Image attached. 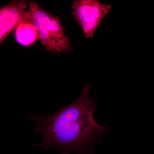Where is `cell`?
<instances>
[{
	"label": "cell",
	"mask_w": 154,
	"mask_h": 154,
	"mask_svg": "<svg viewBox=\"0 0 154 154\" xmlns=\"http://www.w3.org/2000/svg\"><path fill=\"white\" fill-rule=\"evenodd\" d=\"M91 86L83 87L82 94L76 101L65 106L52 115L28 116L30 121L36 123L34 132L42 133L43 140L32 145L46 151L55 148L61 154H93V146L101 144V136L109 129L94 119V112L98 104L89 95Z\"/></svg>",
	"instance_id": "obj_1"
},
{
	"label": "cell",
	"mask_w": 154,
	"mask_h": 154,
	"mask_svg": "<svg viewBox=\"0 0 154 154\" xmlns=\"http://www.w3.org/2000/svg\"><path fill=\"white\" fill-rule=\"evenodd\" d=\"M29 8L30 21L37 28L39 39L47 51L57 54L72 49L58 17L45 12L35 2H30Z\"/></svg>",
	"instance_id": "obj_2"
},
{
	"label": "cell",
	"mask_w": 154,
	"mask_h": 154,
	"mask_svg": "<svg viewBox=\"0 0 154 154\" xmlns=\"http://www.w3.org/2000/svg\"><path fill=\"white\" fill-rule=\"evenodd\" d=\"M112 8L110 5L101 4L97 0L74 1L72 15L82 27L87 38L93 37L101 21Z\"/></svg>",
	"instance_id": "obj_3"
},
{
	"label": "cell",
	"mask_w": 154,
	"mask_h": 154,
	"mask_svg": "<svg viewBox=\"0 0 154 154\" xmlns=\"http://www.w3.org/2000/svg\"><path fill=\"white\" fill-rule=\"evenodd\" d=\"M26 1H12L8 5L0 10V43L8 36L21 22L29 21L30 14L26 11Z\"/></svg>",
	"instance_id": "obj_4"
},
{
	"label": "cell",
	"mask_w": 154,
	"mask_h": 154,
	"mask_svg": "<svg viewBox=\"0 0 154 154\" xmlns=\"http://www.w3.org/2000/svg\"><path fill=\"white\" fill-rule=\"evenodd\" d=\"M15 37L18 44L28 46L39 39V34L34 25L30 21H23L15 29Z\"/></svg>",
	"instance_id": "obj_5"
}]
</instances>
